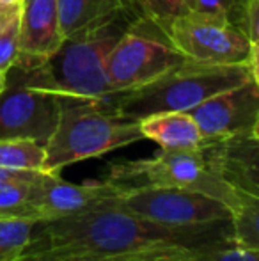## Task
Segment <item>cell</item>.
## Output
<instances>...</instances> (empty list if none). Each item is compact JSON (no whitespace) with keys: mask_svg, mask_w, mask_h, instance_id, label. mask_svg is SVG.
<instances>
[{"mask_svg":"<svg viewBox=\"0 0 259 261\" xmlns=\"http://www.w3.org/2000/svg\"><path fill=\"white\" fill-rule=\"evenodd\" d=\"M20 52V14L0 32V71L7 73Z\"/></svg>","mask_w":259,"mask_h":261,"instance_id":"603a6c76","label":"cell"},{"mask_svg":"<svg viewBox=\"0 0 259 261\" xmlns=\"http://www.w3.org/2000/svg\"><path fill=\"white\" fill-rule=\"evenodd\" d=\"M192 261H259V249L242 245L231 237H210L188 247Z\"/></svg>","mask_w":259,"mask_h":261,"instance_id":"2e32d148","label":"cell"},{"mask_svg":"<svg viewBox=\"0 0 259 261\" xmlns=\"http://www.w3.org/2000/svg\"><path fill=\"white\" fill-rule=\"evenodd\" d=\"M41 171H14V169L0 167V183L14 181V179H32Z\"/></svg>","mask_w":259,"mask_h":261,"instance_id":"484cf974","label":"cell"},{"mask_svg":"<svg viewBox=\"0 0 259 261\" xmlns=\"http://www.w3.org/2000/svg\"><path fill=\"white\" fill-rule=\"evenodd\" d=\"M245 7L247 0H194L192 2V11H195V13L218 16L240 29L243 23Z\"/></svg>","mask_w":259,"mask_h":261,"instance_id":"7402d4cb","label":"cell"},{"mask_svg":"<svg viewBox=\"0 0 259 261\" xmlns=\"http://www.w3.org/2000/svg\"><path fill=\"white\" fill-rule=\"evenodd\" d=\"M57 11L64 38L121 13H137L131 0H57Z\"/></svg>","mask_w":259,"mask_h":261,"instance_id":"9a60e30c","label":"cell"},{"mask_svg":"<svg viewBox=\"0 0 259 261\" xmlns=\"http://www.w3.org/2000/svg\"><path fill=\"white\" fill-rule=\"evenodd\" d=\"M162 32L183 57L206 64H249L257 69V46L245 32L218 16L190 13L163 23Z\"/></svg>","mask_w":259,"mask_h":261,"instance_id":"8992f818","label":"cell"},{"mask_svg":"<svg viewBox=\"0 0 259 261\" xmlns=\"http://www.w3.org/2000/svg\"><path fill=\"white\" fill-rule=\"evenodd\" d=\"M63 39L57 0H21L20 52L14 64L25 68L43 64Z\"/></svg>","mask_w":259,"mask_h":261,"instance_id":"7c38bea8","label":"cell"},{"mask_svg":"<svg viewBox=\"0 0 259 261\" xmlns=\"http://www.w3.org/2000/svg\"><path fill=\"white\" fill-rule=\"evenodd\" d=\"M20 9H21V2L20 4H4L0 2V32L6 29V25L9 23L11 20L20 14Z\"/></svg>","mask_w":259,"mask_h":261,"instance_id":"d4e9b609","label":"cell"},{"mask_svg":"<svg viewBox=\"0 0 259 261\" xmlns=\"http://www.w3.org/2000/svg\"><path fill=\"white\" fill-rule=\"evenodd\" d=\"M257 137L236 135L220 141L222 176L233 189L250 196H257Z\"/></svg>","mask_w":259,"mask_h":261,"instance_id":"4fadbf2b","label":"cell"},{"mask_svg":"<svg viewBox=\"0 0 259 261\" xmlns=\"http://www.w3.org/2000/svg\"><path fill=\"white\" fill-rule=\"evenodd\" d=\"M131 2L142 18L162 27L167 21L190 13L194 0H131Z\"/></svg>","mask_w":259,"mask_h":261,"instance_id":"44dd1931","label":"cell"},{"mask_svg":"<svg viewBox=\"0 0 259 261\" xmlns=\"http://www.w3.org/2000/svg\"><path fill=\"white\" fill-rule=\"evenodd\" d=\"M123 187L110 181L75 185L50 172H39L31 183V203L39 220L57 219L119 203Z\"/></svg>","mask_w":259,"mask_h":261,"instance_id":"8fae6325","label":"cell"},{"mask_svg":"<svg viewBox=\"0 0 259 261\" xmlns=\"http://www.w3.org/2000/svg\"><path fill=\"white\" fill-rule=\"evenodd\" d=\"M38 220L0 219V261H20Z\"/></svg>","mask_w":259,"mask_h":261,"instance_id":"ffe728a7","label":"cell"},{"mask_svg":"<svg viewBox=\"0 0 259 261\" xmlns=\"http://www.w3.org/2000/svg\"><path fill=\"white\" fill-rule=\"evenodd\" d=\"M118 204L140 219L174 229L222 226L231 219L222 201L178 187H123Z\"/></svg>","mask_w":259,"mask_h":261,"instance_id":"ba28073f","label":"cell"},{"mask_svg":"<svg viewBox=\"0 0 259 261\" xmlns=\"http://www.w3.org/2000/svg\"><path fill=\"white\" fill-rule=\"evenodd\" d=\"M210 227L174 229L140 219L119 204L100 206L38 220L20 261L107 258L156 245H194L210 238L204 237Z\"/></svg>","mask_w":259,"mask_h":261,"instance_id":"6da1fadb","label":"cell"},{"mask_svg":"<svg viewBox=\"0 0 259 261\" xmlns=\"http://www.w3.org/2000/svg\"><path fill=\"white\" fill-rule=\"evenodd\" d=\"M220 141L204 137L195 148L162 149L155 156L112 164L107 181L135 187H178L206 194L222 201L231 212L242 197V190L229 185L220 169Z\"/></svg>","mask_w":259,"mask_h":261,"instance_id":"5b68a950","label":"cell"},{"mask_svg":"<svg viewBox=\"0 0 259 261\" xmlns=\"http://www.w3.org/2000/svg\"><path fill=\"white\" fill-rule=\"evenodd\" d=\"M203 137L257 135L259 126V80L222 91L188 110Z\"/></svg>","mask_w":259,"mask_h":261,"instance_id":"30bf717a","label":"cell"},{"mask_svg":"<svg viewBox=\"0 0 259 261\" xmlns=\"http://www.w3.org/2000/svg\"><path fill=\"white\" fill-rule=\"evenodd\" d=\"M138 18L142 16L135 11L121 13L66 36L59 48L43 64L34 68L16 66L32 87L68 98L105 100L114 94L107 76V59Z\"/></svg>","mask_w":259,"mask_h":261,"instance_id":"7a4b0ae2","label":"cell"},{"mask_svg":"<svg viewBox=\"0 0 259 261\" xmlns=\"http://www.w3.org/2000/svg\"><path fill=\"white\" fill-rule=\"evenodd\" d=\"M34 178L0 183V219L39 220L38 212L31 203V183Z\"/></svg>","mask_w":259,"mask_h":261,"instance_id":"d6986e66","label":"cell"},{"mask_svg":"<svg viewBox=\"0 0 259 261\" xmlns=\"http://www.w3.org/2000/svg\"><path fill=\"white\" fill-rule=\"evenodd\" d=\"M61 114V96L28 86L16 64L6 73L0 93V141L25 139L45 146Z\"/></svg>","mask_w":259,"mask_h":261,"instance_id":"9c48e42d","label":"cell"},{"mask_svg":"<svg viewBox=\"0 0 259 261\" xmlns=\"http://www.w3.org/2000/svg\"><path fill=\"white\" fill-rule=\"evenodd\" d=\"M142 137L162 149H188L203 142V134L188 112H160L138 121Z\"/></svg>","mask_w":259,"mask_h":261,"instance_id":"5bb4252c","label":"cell"},{"mask_svg":"<svg viewBox=\"0 0 259 261\" xmlns=\"http://www.w3.org/2000/svg\"><path fill=\"white\" fill-rule=\"evenodd\" d=\"M4 87H6V73L0 71V93L4 91Z\"/></svg>","mask_w":259,"mask_h":261,"instance_id":"83f0119b","label":"cell"},{"mask_svg":"<svg viewBox=\"0 0 259 261\" xmlns=\"http://www.w3.org/2000/svg\"><path fill=\"white\" fill-rule=\"evenodd\" d=\"M71 261H125V252L123 254L107 256V258H83V259H71Z\"/></svg>","mask_w":259,"mask_h":261,"instance_id":"4316f807","label":"cell"},{"mask_svg":"<svg viewBox=\"0 0 259 261\" xmlns=\"http://www.w3.org/2000/svg\"><path fill=\"white\" fill-rule=\"evenodd\" d=\"M140 123L123 116L107 100L61 96V114L45 144L43 172L57 174L76 162L96 158L142 141Z\"/></svg>","mask_w":259,"mask_h":261,"instance_id":"3957f363","label":"cell"},{"mask_svg":"<svg viewBox=\"0 0 259 261\" xmlns=\"http://www.w3.org/2000/svg\"><path fill=\"white\" fill-rule=\"evenodd\" d=\"M252 79L259 80V75L249 64H206L187 59L153 82L105 100L119 114L140 121L160 112H188L208 98Z\"/></svg>","mask_w":259,"mask_h":261,"instance_id":"277c9868","label":"cell"},{"mask_svg":"<svg viewBox=\"0 0 259 261\" xmlns=\"http://www.w3.org/2000/svg\"><path fill=\"white\" fill-rule=\"evenodd\" d=\"M185 61L187 57L170 45L158 25L138 18L121 36L107 59L112 93H123L153 82Z\"/></svg>","mask_w":259,"mask_h":261,"instance_id":"52a82bcc","label":"cell"},{"mask_svg":"<svg viewBox=\"0 0 259 261\" xmlns=\"http://www.w3.org/2000/svg\"><path fill=\"white\" fill-rule=\"evenodd\" d=\"M242 31L252 45H259V0H247Z\"/></svg>","mask_w":259,"mask_h":261,"instance_id":"cb8c5ba5","label":"cell"},{"mask_svg":"<svg viewBox=\"0 0 259 261\" xmlns=\"http://www.w3.org/2000/svg\"><path fill=\"white\" fill-rule=\"evenodd\" d=\"M0 167L14 171H41L45 167V146L25 139L0 141Z\"/></svg>","mask_w":259,"mask_h":261,"instance_id":"ac0fdd59","label":"cell"},{"mask_svg":"<svg viewBox=\"0 0 259 261\" xmlns=\"http://www.w3.org/2000/svg\"><path fill=\"white\" fill-rule=\"evenodd\" d=\"M0 2H4V4H20L21 0H0Z\"/></svg>","mask_w":259,"mask_h":261,"instance_id":"f1b7e54d","label":"cell"},{"mask_svg":"<svg viewBox=\"0 0 259 261\" xmlns=\"http://www.w3.org/2000/svg\"><path fill=\"white\" fill-rule=\"evenodd\" d=\"M231 237L238 244L259 249V201L257 196L242 194L238 204L231 210Z\"/></svg>","mask_w":259,"mask_h":261,"instance_id":"e0dca14e","label":"cell"}]
</instances>
